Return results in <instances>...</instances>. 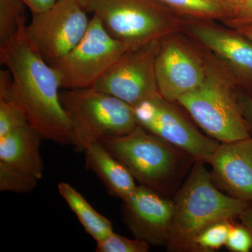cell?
Returning a JSON list of instances; mask_svg holds the SVG:
<instances>
[{
    "label": "cell",
    "instance_id": "1",
    "mask_svg": "<svg viewBox=\"0 0 252 252\" xmlns=\"http://www.w3.org/2000/svg\"><path fill=\"white\" fill-rule=\"evenodd\" d=\"M26 28L0 45V98L14 101L41 137L72 144L70 124L61 103V81L26 34Z\"/></svg>",
    "mask_w": 252,
    "mask_h": 252
},
{
    "label": "cell",
    "instance_id": "2",
    "mask_svg": "<svg viewBox=\"0 0 252 252\" xmlns=\"http://www.w3.org/2000/svg\"><path fill=\"white\" fill-rule=\"evenodd\" d=\"M204 49L206 66L203 81L176 103L209 137L220 143L251 137L239 101L240 89L233 73L216 55Z\"/></svg>",
    "mask_w": 252,
    "mask_h": 252
},
{
    "label": "cell",
    "instance_id": "3",
    "mask_svg": "<svg viewBox=\"0 0 252 252\" xmlns=\"http://www.w3.org/2000/svg\"><path fill=\"white\" fill-rule=\"evenodd\" d=\"M205 162L195 161L173 199L175 215L166 247L170 252H191L195 235L220 220L238 218L248 202L222 193Z\"/></svg>",
    "mask_w": 252,
    "mask_h": 252
},
{
    "label": "cell",
    "instance_id": "4",
    "mask_svg": "<svg viewBox=\"0 0 252 252\" xmlns=\"http://www.w3.org/2000/svg\"><path fill=\"white\" fill-rule=\"evenodd\" d=\"M98 142L122 162L141 185L163 195L173 190L183 175L188 159L193 158L140 126L125 135Z\"/></svg>",
    "mask_w": 252,
    "mask_h": 252
},
{
    "label": "cell",
    "instance_id": "5",
    "mask_svg": "<svg viewBox=\"0 0 252 252\" xmlns=\"http://www.w3.org/2000/svg\"><path fill=\"white\" fill-rule=\"evenodd\" d=\"M60 97L72 144L81 151L93 142L128 134L138 126L134 107L94 88L63 90Z\"/></svg>",
    "mask_w": 252,
    "mask_h": 252
},
{
    "label": "cell",
    "instance_id": "6",
    "mask_svg": "<svg viewBox=\"0 0 252 252\" xmlns=\"http://www.w3.org/2000/svg\"><path fill=\"white\" fill-rule=\"evenodd\" d=\"M129 49L181 31L182 18L158 0H78Z\"/></svg>",
    "mask_w": 252,
    "mask_h": 252
},
{
    "label": "cell",
    "instance_id": "7",
    "mask_svg": "<svg viewBox=\"0 0 252 252\" xmlns=\"http://www.w3.org/2000/svg\"><path fill=\"white\" fill-rule=\"evenodd\" d=\"M128 49L109 34L98 17L93 16L79 44L51 65L57 72L63 90L88 89Z\"/></svg>",
    "mask_w": 252,
    "mask_h": 252
},
{
    "label": "cell",
    "instance_id": "8",
    "mask_svg": "<svg viewBox=\"0 0 252 252\" xmlns=\"http://www.w3.org/2000/svg\"><path fill=\"white\" fill-rule=\"evenodd\" d=\"M205 49L183 32H173L159 40L156 74L159 94L171 102L195 89L205 74Z\"/></svg>",
    "mask_w": 252,
    "mask_h": 252
},
{
    "label": "cell",
    "instance_id": "9",
    "mask_svg": "<svg viewBox=\"0 0 252 252\" xmlns=\"http://www.w3.org/2000/svg\"><path fill=\"white\" fill-rule=\"evenodd\" d=\"M32 16L26 26V36L50 64L79 44L91 21L78 0H58L49 9Z\"/></svg>",
    "mask_w": 252,
    "mask_h": 252
},
{
    "label": "cell",
    "instance_id": "10",
    "mask_svg": "<svg viewBox=\"0 0 252 252\" xmlns=\"http://www.w3.org/2000/svg\"><path fill=\"white\" fill-rule=\"evenodd\" d=\"M160 94L134 107L137 124L150 133L207 162L220 142L204 135L176 106Z\"/></svg>",
    "mask_w": 252,
    "mask_h": 252
},
{
    "label": "cell",
    "instance_id": "11",
    "mask_svg": "<svg viewBox=\"0 0 252 252\" xmlns=\"http://www.w3.org/2000/svg\"><path fill=\"white\" fill-rule=\"evenodd\" d=\"M159 40L127 50L92 88L132 107L160 94L156 74Z\"/></svg>",
    "mask_w": 252,
    "mask_h": 252
},
{
    "label": "cell",
    "instance_id": "12",
    "mask_svg": "<svg viewBox=\"0 0 252 252\" xmlns=\"http://www.w3.org/2000/svg\"><path fill=\"white\" fill-rule=\"evenodd\" d=\"M181 31L210 50L228 66L240 91L252 97V41L214 21L182 18Z\"/></svg>",
    "mask_w": 252,
    "mask_h": 252
},
{
    "label": "cell",
    "instance_id": "13",
    "mask_svg": "<svg viewBox=\"0 0 252 252\" xmlns=\"http://www.w3.org/2000/svg\"><path fill=\"white\" fill-rule=\"evenodd\" d=\"M123 218L137 239L149 245L166 246L175 215L173 200L144 185L123 201Z\"/></svg>",
    "mask_w": 252,
    "mask_h": 252
},
{
    "label": "cell",
    "instance_id": "14",
    "mask_svg": "<svg viewBox=\"0 0 252 252\" xmlns=\"http://www.w3.org/2000/svg\"><path fill=\"white\" fill-rule=\"evenodd\" d=\"M207 163L214 182L228 195L252 201V137L220 143Z\"/></svg>",
    "mask_w": 252,
    "mask_h": 252
},
{
    "label": "cell",
    "instance_id": "15",
    "mask_svg": "<svg viewBox=\"0 0 252 252\" xmlns=\"http://www.w3.org/2000/svg\"><path fill=\"white\" fill-rule=\"evenodd\" d=\"M41 138L31 124L0 137V161L40 180L44 172Z\"/></svg>",
    "mask_w": 252,
    "mask_h": 252
},
{
    "label": "cell",
    "instance_id": "16",
    "mask_svg": "<svg viewBox=\"0 0 252 252\" xmlns=\"http://www.w3.org/2000/svg\"><path fill=\"white\" fill-rule=\"evenodd\" d=\"M83 152L86 168L95 174L111 195L124 201L135 193L137 186L133 176L102 144L93 142Z\"/></svg>",
    "mask_w": 252,
    "mask_h": 252
},
{
    "label": "cell",
    "instance_id": "17",
    "mask_svg": "<svg viewBox=\"0 0 252 252\" xmlns=\"http://www.w3.org/2000/svg\"><path fill=\"white\" fill-rule=\"evenodd\" d=\"M58 189L68 206L77 215L86 233L97 243L114 233L110 220L96 211L74 187L66 182H61Z\"/></svg>",
    "mask_w": 252,
    "mask_h": 252
},
{
    "label": "cell",
    "instance_id": "18",
    "mask_svg": "<svg viewBox=\"0 0 252 252\" xmlns=\"http://www.w3.org/2000/svg\"><path fill=\"white\" fill-rule=\"evenodd\" d=\"M180 18L223 21L228 13L220 0H158Z\"/></svg>",
    "mask_w": 252,
    "mask_h": 252
},
{
    "label": "cell",
    "instance_id": "19",
    "mask_svg": "<svg viewBox=\"0 0 252 252\" xmlns=\"http://www.w3.org/2000/svg\"><path fill=\"white\" fill-rule=\"evenodd\" d=\"M26 4L22 0H0V45L27 26Z\"/></svg>",
    "mask_w": 252,
    "mask_h": 252
},
{
    "label": "cell",
    "instance_id": "20",
    "mask_svg": "<svg viewBox=\"0 0 252 252\" xmlns=\"http://www.w3.org/2000/svg\"><path fill=\"white\" fill-rule=\"evenodd\" d=\"M232 220H219L200 230L192 241L191 252H214L225 246Z\"/></svg>",
    "mask_w": 252,
    "mask_h": 252
},
{
    "label": "cell",
    "instance_id": "21",
    "mask_svg": "<svg viewBox=\"0 0 252 252\" xmlns=\"http://www.w3.org/2000/svg\"><path fill=\"white\" fill-rule=\"evenodd\" d=\"M38 181L0 161V190L1 191L28 193L35 188Z\"/></svg>",
    "mask_w": 252,
    "mask_h": 252
},
{
    "label": "cell",
    "instance_id": "22",
    "mask_svg": "<svg viewBox=\"0 0 252 252\" xmlns=\"http://www.w3.org/2000/svg\"><path fill=\"white\" fill-rule=\"evenodd\" d=\"M30 124L26 114L14 101L0 98V137Z\"/></svg>",
    "mask_w": 252,
    "mask_h": 252
},
{
    "label": "cell",
    "instance_id": "23",
    "mask_svg": "<svg viewBox=\"0 0 252 252\" xmlns=\"http://www.w3.org/2000/svg\"><path fill=\"white\" fill-rule=\"evenodd\" d=\"M149 244L143 240L135 238L131 240L113 233L108 238L97 243V252H147L149 250Z\"/></svg>",
    "mask_w": 252,
    "mask_h": 252
},
{
    "label": "cell",
    "instance_id": "24",
    "mask_svg": "<svg viewBox=\"0 0 252 252\" xmlns=\"http://www.w3.org/2000/svg\"><path fill=\"white\" fill-rule=\"evenodd\" d=\"M225 246L233 252H248L252 249V235L240 223H232Z\"/></svg>",
    "mask_w": 252,
    "mask_h": 252
},
{
    "label": "cell",
    "instance_id": "25",
    "mask_svg": "<svg viewBox=\"0 0 252 252\" xmlns=\"http://www.w3.org/2000/svg\"><path fill=\"white\" fill-rule=\"evenodd\" d=\"M223 23L225 26L230 28H236L252 23V0H246Z\"/></svg>",
    "mask_w": 252,
    "mask_h": 252
},
{
    "label": "cell",
    "instance_id": "26",
    "mask_svg": "<svg viewBox=\"0 0 252 252\" xmlns=\"http://www.w3.org/2000/svg\"><path fill=\"white\" fill-rule=\"evenodd\" d=\"M239 101L241 106L243 115L248 125L250 135L252 137V97L240 91Z\"/></svg>",
    "mask_w": 252,
    "mask_h": 252
},
{
    "label": "cell",
    "instance_id": "27",
    "mask_svg": "<svg viewBox=\"0 0 252 252\" xmlns=\"http://www.w3.org/2000/svg\"><path fill=\"white\" fill-rule=\"evenodd\" d=\"M32 14H38L49 9L58 0H22Z\"/></svg>",
    "mask_w": 252,
    "mask_h": 252
},
{
    "label": "cell",
    "instance_id": "28",
    "mask_svg": "<svg viewBox=\"0 0 252 252\" xmlns=\"http://www.w3.org/2000/svg\"><path fill=\"white\" fill-rule=\"evenodd\" d=\"M238 219L240 223L250 230L252 235V201L248 202L246 206L239 215Z\"/></svg>",
    "mask_w": 252,
    "mask_h": 252
},
{
    "label": "cell",
    "instance_id": "29",
    "mask_svg": "<svg viewBox=\"0 0 252 252\" xmlns=\"http://www.w3.org/2000/svg\"><path fill=\"white\" fill-rule=\"evenodd\" d=\"M224 5L225 9L228 13V18L229 17L232 13L238 8L242 4H243L246 0H220ZM223 22V21H222Z\"/></svg>",
    "mask_w": 252,
    "mask_h": 252
},
{
    "label": "cell",
    "instance_id": "30",
    "mask_svg": "<svg viewBox=\"0 0 252 252\" xmlns=\"http://www.w3.org/2000/svg\"><path fill=\"white\" fill-rule=\"evenodd\" d=\"M233 29L236 30L239 32L241 33L244 36L252 41V23L239 26V27L233 28Z\"/></svg>",
    "mask_w": 252,
    "mask_h": 252
}]
</instances>
